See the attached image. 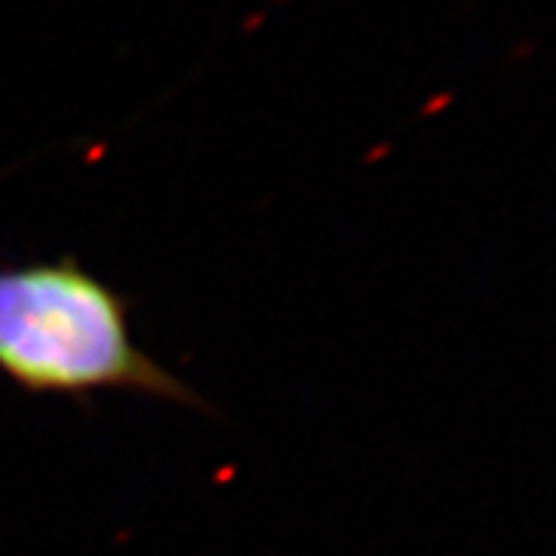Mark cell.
I'll list each match as a JSON object with an SVG mask.
<instances>
[{
  "label": "cell",
  "mask_w": 556,
  "mask_h": 556,
  "mask_svg": "<svg viewBox=\"0 0 556 556\" xmlns=\"http://www.w3.org/2000/svg\"><path fill=\"white\" fill-rule=\"evenodd\" d=\"M0 372L31 395L86 403L97 392L211 412L134 341L128 301L74 256L0 270Z\"/></svg>",
  "instance_id": "6da1fadb"
}]
</instances>
